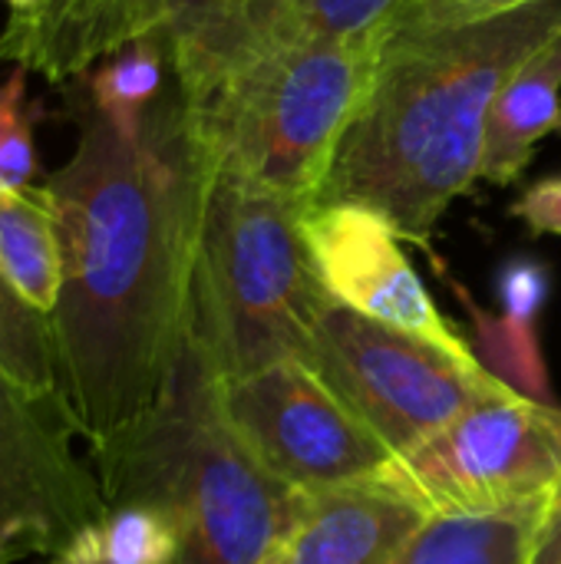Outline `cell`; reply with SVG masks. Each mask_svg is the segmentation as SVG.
<instances>
[{
  "label": "cell",
  "mask_w": 561,
  "mask_h": 564,
  "mask_svg": "<svg viewBox=\"0 0 561 564\" xmlns=\"http://www.w3.org/2000/svg\"><path fill=\"white\" fill-rule=\"evenodd\" d=\"M43 192L63 245L50 317L60 397L79 440L99 446L159 403L188 330L205 162L175 86L136 142L86 102L79 142Z\"/></svg>",
  "instance_id": "6da1fadb"
},
{
  "label": "cell",
  "mask_w": 561,
  "mask_h": 564,
  "mask_svg": "<svg viewBox=\"0 0 561 564\" xmlns=\"http://www.w3.org/2000/svg\"><path fill=\"white\" fill-rule=\"evenodd\" d=\"M559 30L561 0H536L470 26L380 43L311 205L367 208L430 248L443 212L479 182L503 83Z\"/></svg>",
  "instance_id": "7a4b0ae2"
},
{
  "label": "cell",
  "mask_w": 561,
  "mask_h": 564,
  "mask_svg": "<svg viewBox=\"0 0 561 564\" xmlns=\"http://www.w3.org/2000/svg\"><path fill=\"white\" fill-rule=\"evenodd\" d=\"M106 502H159L182 532L175 564H261L294 532L308 496L265 473L222 410V383L185 330L159 403L89 446Z\"/></svg>",
  "instance_id": "3957f363"
},
{
  "label": "cell",
  "mask_w": 561,
  "mask_h": 564,
  "mask_svg": "<svg viewBox=\"0 0 561 564\" xmlns=\"http://www.w3.org/2000/svg\"><path fill=\"white\" fill-rule=\"evenodd\" d=\"M380 33L274 46L175 76L188 135L215 172L314 202L377 66Z\"/></svg>",
  "instance_id": "277c9868"
},
{
  "label": "cell",
  "mask_w": 561,
  "mask_h": 564,
  "mask_svg": "<svg viewBox=\"0 0 561 564\" xmlns=\"http://www.w3.org/2000/svg\"><path fill=\"white\" fill-rule=\"evenodd\" d=\"M304 208L205 165L188 334L218 383L304 360L334 304L304 235Z\"/></svg>",
  "instance_id": "5b68a950"
},
{
  "label": "cell",
  "mask_w": 561,
  "mask_h": 564,
  "mask_svg": "<svg viewBox=\"0 0 561 564\" xmlns=\"http://www.w3.org/2000/svg\"><path fill=\"white\" fill-rule=\"evenodd\" d=\"M304 364L397 456H407L466 410L509 397L473 350L331 304Z\"/></svg>",
  "instance_id": "8992f818"
},
{
  "label": "cell",
  "mask_w": 561,
  "mask_h": 564,
  "mask_svg": "<svg viewBox=\"0 0 561 564\" xmlns=\"http://www.w3.org/2000/svg\"><path fill=\"white\" fill-rule=\"evenodd\" d=\"M427 516H486L561 486V410L519 393L479 403L384 473Z\"/></svg>",
  "instance_id": "52a82bcc"
},
{
  "label": "cell",
  "mask_w": 561,
  "mask_h": 564,
  "mask_svg": "<svg viewBox=\"0 0 561 564\" xmlns=\"http://www.w3.org/2000/svg\"><path fill=\"white\" fill-rule=\"evenodd\" d=\"M222 410L255 463L301 496L380 476L393 453L304 360L222 383Z\"/></svg>",
  "instance_id": "ba28073f"
},
{
  "label": "cell",
  "mask_w": 561,
  "mask_h": 564,
  "mask_svg": "<svg viewBox=\"0 0 561 564\" xmlns=\"http://www.w3.org/2000/svg\"><path fill=\"white\" fill-rule=\"evenodd\" d=\"M73 440L79 430L60 393H33L0 373V564L63 552L109 509Z\"/></svg>",
  "instance_id": "9c48e42d"
},
{
  "label": "cell",
  "mask_w": 561,
  "mask_h": 564,
  "mask_svg": "<svg viewBox=\"0 0 561 564\" xmlns=\"http://www.w3.org/2000/svg\"><path fill=\"white\" fill-rule=\"evenodd\" d=\"M304 235L331 301L443 347L470 350L403 254V238L380 215L357 205H308Z\"/></svg>",
  "instance_id": "30bf717a"
},
{
  "label": "cell",
  "mask_w": 561,
  "mask_h": 564,
  "mask_svg": "<svg viewBox=\"0 0 561 564\" xmlns=\"http://www.w3.org/2000/svg\"><path fill=\"white\" fill-rule=\"evenodd\" d=\"M235 0H40L13 10L0 59L50 83L86 76L99 59L145 36H179Z\"/></svg>",
  "instance_id": "8fae6325"
},
{
  "label": "cell",
  "mask_w": 561,
  "mask_h": 564,
  "mask_svg": "<svg viewBox=\"0 0 561 564\" xmlns=\"http://www.w3.org/2000/svg\"><path fill=\"white\" fill-rule=\"evenodd\" d=\"M403 0H235L169 40L172 73L192 76L311 40L380 33Z\"/></svg>",
  "instance_id": "7c38bea8"
},
{
  "label": "cell",
  "mask_w": 561,
  "mask_h": 564,
  "mask_svg": "<svg viewBox=\"0 0 561 564\" xmlns=\"http://www.w3.org/2000/svg\"><path fill=\"white\" fill-rule=\"evenodd\" d=\"M417 506L384 476L308 496L288 535V564H400L427 525Z\"/></svg>",
  "instance_id": "4fadbf2b"
},
{
  "label": "cell",
  "mask_w": 561,
  "mask_h": 564,
  "mask_svg": "<svg viewBox=\"0 0 561 564\" xmlns=\"http://www.w3.org/2000/svg\"><path fill=\"white\" fill-rule=\"evenodd\" d=\"M555 132H561V30L503 83L486 126L479 182L513 185L529 169L539 142Z\"/></svg>",
  "instance_id": "5bb4252c"
},
{
  "label": "cell",
  "mask_w": 561,
  "mask_h": 564,
  "mask_svg": "<svg viewBox=\"0 0 561 564\" xmlns=\"http://www.w3.org/2000/svg\"><path fill=\"white\" fill-rule=\"evenodd\" d=\"M549 502L552 492L486 516H430L400 564H526Z\"/></svg>",
  "instance_id": "9a60e30c"
},
{
  "label": "cell",
  "mask_w": 561,
  "mask_h": 564,
  "mask_svg": "<svg viewBox=\"0 0 561 564\" xmlns=\"http://www.w3.org/2000/svg\"><path fill=\"white\" fill-rule=\"evenodd\" d=\"M0 278L53 317L63 288V245L43 185L0 195Z\"/></svg>",
  "instance_id": "2e32d148"
},
{
  "label": "cell",
  "mask_w": 561,
  "mask_h": 564,
  "mask_svg": "<svg viewBox=\"0 0 561 564\" xmlns=\"http://www.w3.org/2000/svg\"><path fill=\"white\" fill-rule=\"evenodd\" d=\"M169 76H172L169 40L145 36L99 59L86 73V93H89L86 102L122 139L136 142L142 139L152 109L169 93L165 89Z\"/></svg>",
  "instance_id": "e0dca14e"
},
{
  "label": "cell",
  "mask_w": 561,
  "mask_h": 564,
  "mask_svg": "<svg viewBox=\"0 0 561 564\" xmlns=\"http://www.w3.org/2000/svg\"><path fill=\"white\" fill-rule=\"evenodd\" d=\"M182 532L159 502H109L63 552L40 564H175Z\"/></svg>",
  "instance_id": "ac0fdd59"
},
{
  "label": "cell",
  "mask_w": 561,
  "mask_h": 564,
  "mask_svg": "<svg viewBox=\"0 0 561 564\" xmlns=\"http://www.w3.org/2000/svg\"><path fill=\"white\" fill-rule=\"evenodd\" d=\"M446 281L460 294L463 307L470 311L473 334H476V360L513 393L555 406L552 390H549L546 360H542V344H539V317L509 314V311L489 314L486 307H479L470 297V291L463 284H456L453 278H446Z\"/></svg>",
  "instance_id": "d6986e66"
},
{
  "label": "cell",
  "mask_w": 561,
  "mask_h": 564,
  "mask_svg": "<svg viewBox=\"0 0 561 564\" xmlns=\"http://www.w3.org/2000/svg\"><path fill=\"white\" fill-rule=\"evenodd\" d=\"M0 373L33 393H60L53 321L0 278Z\"/></svg>",
  "instance_id": "ffe728a7"
},
{
  "label": "cell",
  "mask_w": 561,
  "mask_h": 564,
  "mask_svg": "<svg viewBox=\"0 0 561 564\" xmlns=\"http://www.w3.org/2000/svg\"><path fill=\"white\" fill-rule=\"evenodd\" d=\"M36 109L26 96V69L17 66L0 79V195L23 192L36 175V145H33Z\"/></svg>",
  "instance_id": "44dd1931"
},
{
  "label": "cell",
  "mask_w": 561,
  "mask_h": 564,
  "mask_svg": "<svg viewBox=\"0 0 561 564\" xmlns=\"http://www.w3.org/2000/svg\"><path fill=\"white\" fill-rule=\"evenodd\" d=\"M526 3H536V0H403L390 13V20L380 26V43L417 40L427 33L470 26V23L493 20L509 10H519Z\"/></svg>",
  "instance_id": "7402d4cb"
},
{
  "label": "cell",
  "mask_w": 561,
  "mask_h": 564,
  "mask_svg": "<svg viewBox=\"0 0 561 564\" xmlns=\"http://www.w3.org/2000/svg\"><path fill=\"white\" fill-rule=\"evenodd\" d=\"M499 301L509 314L542 317L549 301V268L532 258H516L499 274Z\"/></svg>",
  "instance_id": "603a6c76"
},
{
  "label": "cell",
  "mask_w": 561,
  "mask_h": 564,
  "mask_svg": "<svg viewBox=\"0 0 561 564\" xmlns=\"http://www.w3.org/2000/svg\"><path fill=\"white\" fill-rule=\"evenodd\" d=\"M513 215L522 218L536 235H561V175L529 185L516 198Z\"/></svg>",
  "instance_id": "cb8c5ba5"
},
{
  "label": "cell",
  "mask_w": 561,
  "mask_h": 564,
  "mask_svg": "<svg viewBox=\"0 0 561 564\" xmlns=\"http://www.w3.org/2000/svg\"><path fill=\"white\" fill-rule=\"evenodd\" d=\"M526 564H561V486L552 492V502L532 539Z\"/></svg>",
  "instance_id": "d4e9b609"
},
{
  "label": "cell",
  "mask_w": 561,
  "mask_h": 564,
  "mask_svg": "<svg viewBox=\"0 0 561 564\" xmlns=\"http://www.w3.org/2000/svg\"><path fill=\"white\" fill-rule=\"evenodd\" d=\"M261 564H288V549H284V545H278V549H274V552H271V555H268Z\"/></svg>",
  "instance_id": "484cf974"
},
{
  "label": "cell",
  "mask_w": 561,
  "mask_h": 564,
  "mask_svg": "<svg viewBox=\"0 0 561 564\" xmlns=\"http://www.w3.org/2000/svg\"><path fill=\"white\" fill-rule=\"evenodd\" d=\"M7 3H10L13 10H30V7H36L40 0H7Z\"/></svg>",
  "instance_id": "4316f807"
}]
</instances>
